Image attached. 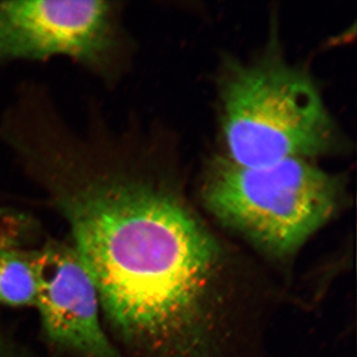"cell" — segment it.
<instances>
[{"mask_svg": "<svg viewBox=\"0 0 357 357\" xmlns=\"http://www.w3.org/2000/svg\"><path fill=\"white\" fill-rule=\"evenodd\" d=\"M69 229L105 319L134 356L230 357L239 294L231 261L163 180L110 181Z\"/></svg>", "mask_w": 357, "mask_h": 357, "instance_id": "1", "label": "cell"}, {"mask_svg": "<svg viewBox=\"0 0 357 357\" xmlns=\"http://www.w3.org/2000/svg\"><path fill=\"white\" fill-rule=\"evenodd\" d=\"M227 159L264 167L333 151L338 132L310 75L278 59L237 65L223 81Z\"/></svg>", "mask_w": 357, "mask_h": 357, "instance_id": "2", "label": "cell"}, {"mask_svg": "<svg viewBox=\"0 0 357 357\" xmlns=\"http://www.w3.org/2000/svg\"><path fill=\"white\" fill-rule=\"evenodd\" d=\"M344 182L311 160L245 167L217 158L206 170V208L256 248L276 258L294 255L342 204Z\"/></svg>", "mask_w": 357, "mask_h": 357, "instance_id": "3", "label": "cell"}, {"mask_svg": "<svg viewBox=\"0 0 357 357\" xmlns=\"http://www.w3.org/2000/svg\"><path fill=\"white\" fill-rule=\"evenodd\" d=\"M119 4L110 1H0V64L68 57L114 82L128 51Z\"/></svg>", "mask_w": 357, "mask_h": 357, "instance_id": "4", "label": "cell"}, {"mask_svg": "<svg viewBox=\"0 0 357 357\" xmlns=\"http://www.w3.org/2000/svg\"><path fill=\"white\" fill-rule=\"evenodd\" d=\"M36 268L35 307L49 342L79 357H121L103 331L98 289L74 246L45 244Z\"/></svg>", "mask_w": 357, "mask_h": 357, "instance_id": "5", "label": "cell"}, {"mask_svg": "<svg viewBox=\"0 0 357 357\" xmlns=\"http://www.w3.org/2000/svg\"><path fill=\"white\" fill-rule=\"evenodd\" d=\"M36 251L20 246L0 253V304L36 306L38 296Z\"/></svg>", "mask_w": 357, "mask_h": 357, "instance_id": "6", "label": "cell"}, {"mask_svg": "<svg viewBox=\"0 0 357 357\" xmlns=\"http://www.w3.org/2000/svg\"><path fill=\"white\" fill-rule=\"evenodd\" d=\"M31 218L10 208H0V253L7 248L20 246L31 232Z\"/></svg>", "mask_w": 357, "mask_h": 357, "instance_id": "7", "label": "cell"}, {"mask_svg": "<svg viewBox=\"0 0 357 357\" xmlns=\"http://www.w3.org/2000/svg\"><path fill=\"white\" fill-rule=\"evenodd\" d=\"M0 357H20L8 347L6 340H2L1 337H0Z\"/></svg>", "mask_w": 357, "mask_h": 357, "instance_id": "8", "label": "cell"}]
</instances>
